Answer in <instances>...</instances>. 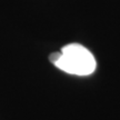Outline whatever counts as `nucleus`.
Masks as SVG:
<instances>
[{"label":"nucleus","instance_id":"f03ea898","mask_svg":"<svg viewBox=\"0 0 120 120\" xmlns=\"http://www.w3.org/2000/svg\"><path fill=\"white\" fill-rule=\"evenodd\" d=\"M60 57H61V52H52L51 55L49 56V60H50L51 64H56L58 62V60L60 59Z\"/></svg>","mask_w":120,"mask_h":120},{"label":"nucleus","instance_id":"f257e3e1","mask_svg":"<svg viewBox=\"0 0 120 120\" xmlns=\"http://www.w3.org/2000/svg\"><path fill=\"white\" fill-rule=\"evenodd\" d=\"M55 66L70 75L88 76L96 69V60L87 48L78 43H70L61 49V57Z\"/></svg>","mask_w":120,"mask_h":120}]
</instances>
